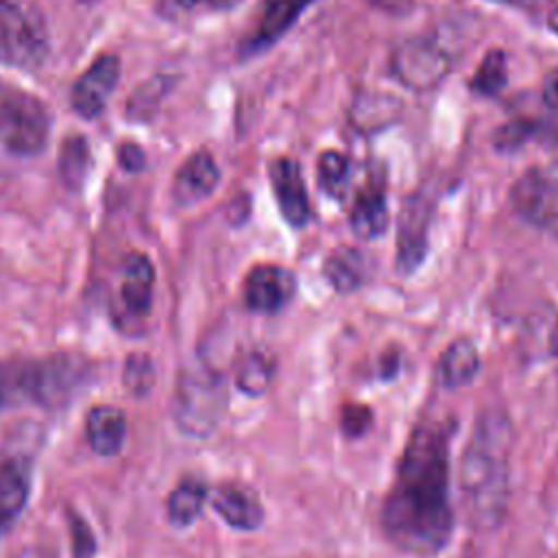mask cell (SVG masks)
Instances as JSON below:
<instances>
[{
    "instance_id": "obj_25",
    "label": "cell",
    "mask_w": 558,
    "mask_h": 558,
    "mask_svg": "<svg viewBox=\"0 0 558 558\" xmlns=\"http://www.w3.org/2000/svg\"><path fill=\"white\" fill-rule=\"evenodd\" d=\"M506 78H508L506 52L504 50H490L482 59L475 76L471 78V89L475 94H482V96H493L506 85Z\"/></svg>"
},
{
    "instance_id": "obj_7",
    "label": "cell",
    "mask_w": 558,
    "mask_h": 558,
    "mask_svg": "<svg viewBox=\"0 0 558 558\" xmlns=\"http://www.w3.org/2000/svg\"><path fill=\"white\" fill-rule=\"evenodd\" d=\"M512 205L525 220L558 229V163L525 170L512 185Z\"/></svg>"
},
{
    "instance_id": "obj_2",
    "label": "cell",
    "mask_w": 558,
    "mask_h": 558,
    "mask_svg": "<svg viewBox=\"0 0 558 558\" xmlns=\"http://www.w3.org/2000/svg\"><path fill=\"white\" fill-rule=\"evenodd\" d=\"M508 442L504 416L488 414L477 423L462 464V490L477 525L499 523L508 501Z\"/></svg>"
},
{
    "instance_id": "obj_6",
    "label": "cell",
    "mask_w": 558,
    "mask_h": 558,
    "mask_svg": "<svg viewBox=\"0 0 558 558\" xmlns=\"http://www.w3.org/2000/svg\"><path fill=\"white\" fill-rule=\"evenodd\" d=\"M392 74L414 92H427L449 74L451 59L447 50L429 37H410L390 54Z\"/></svg>"
},
{
    "instance_id": "obj_12",
    "label": "cell",
    "mask_w": 558,
    "mask_h": 558,
    "mask_svg": "<svg viewBox=\"0 0 558 558\" xmlns=\"http://www.w3.org/2000/svg\"><path fill=\"white\" fill-rule=\"evenodd\" d=\"M214 510L238 530H255L264 521V508L257 495L240 484H222L207 497Z\"/></svg>"
},
{
    "instance_id": "obj_1",
    "label": "cell",
    "mask_w": 558,
    "mask_h": 558,
    "mask_svg": "<svg viewBox=\"0 0 558 558\" xmlns=\"http://www.w3.org/2000/svg\"><path fill=\"white\" fill-rule=\"evenodd\" d=\"M449 427L427 423L414 429L381 508L386 536L414 556L438 554L451 536Z\"/></svg>"
},
{
    "instance_id": "obj_8",
    "label": "cell",
    "mask_w": 558,
    "mask_h": 558,
    "mask_svg": "<svg viewBox=\"0 0 558 558\" xmlns=\"http://www.w3.org/2000/svg\"><path fill=\"white\" fill-rule=\"evenodd\" d=\"M120 76V61L116 54H100L92 65L76 78L72 87V107L83 118L98 116Z\"/></svg>"
},
{
    "instance_id": "obj_26",
    "label": "cell",
    "mask_w": 558,
    "mask_h": 558,
    "mask_svg": "<svg viewBox=\"0 0 558 558\" xmlns=\"http://www.w3.org/2000/svg\"><path fill=\"white\" fill-rule=\"evenodd\" d=\"M87 161H89V148L83 137H68L61 148V159H59V170L61 179L68 187H78L85 179L87 172Z\"/></svg>"
},
{
    "instance_id": "obj_27",
    "label": "cell",
    "mask_w": 558,
    "mask_h": 558,
    "mask_svg": "<svg viewBox=\"0 0 558 558\" xmlns=\"http://www.w3.org/2000/svg\"><path fill=\"white\" fill-rule=\"evenodd\" d=\"M272 379V364L262 353H248L238 366V388L246 395H262Z\"/></svg>"
},
{
    "instance_id": "obj_14",
    "label": "cell",
    "mask_w": 558,
    "mask_h": 558,
    "mask_svg": "<svg viewBox=\"0 0 558 558\" xmlns=\"http://www.w3.org/2000/svg\"><path fill=\"white\" fill-rule=\"evenodd\" d=\"M31 493V469L22 458L0 462V532H7L22 514Z\"/></svg>"
},
{
    "instance_id": "obj_29",
    "label": "cell",
    "mask_w": 558,
    "mask_h": 558,
    "mask_svg": "<svg viewBox=\"0 0 558 558\" xmlns=\"http://www.w3.org/2000/svg\"><path fill=\"white\" fill-rule=\"evenodd\" d=\"M371 421H373V416H371L368 408H364V405H351L342 412V429L351 436L364 434L368 429Z\"/></svg>"
},
{
    "instance_id": "obj_22",
    "label": "cell",
    "mask_w": 558,
    "mask_h": 558,
    "mask_svg": "<svg viewBox=\"0 0 558 558\" xmlns=\"http://www.w3.org/2000/svg\"><path fill=\"white\" fill-rule=\"evenodd\" d=\"M401 109V102L386 94H362L353 105V124L357 129L377 131L390 124Z\"/></svg>"
},
{
    "instance_id": "obj_13",
    "label": "cell",
    "mask_w": 558,
    "mask_h": 558,
    "mask_svg": "<svg viewBox=\"0 0 558 558\" xmlns=\"http://www.w3.org/2000/svg\"><path fill=\"white\" fill-rule=\"evenodd\" d=\"M48 375L39 364H0V410L46 397Z\"/></svg>"
},
{
    "instance_id": "obj_16",
    "label": "cell",
    "mask_w": 558,
    "mask_h": 558,
    "mask_svg": "<svg viewBox=\"0 0 558 558\" xmlns=\"http://www.w3.org/2000/svg\"><path fill=\"white\" fill-rule=\"evenodd\" d=\"M153 286H155V268L144 253H131L122 262V283L120 294L124 307L135 314L144 316L150 312L153 305Z\"/></svg>"
},
{
    "instance_id": "obj_23",
    "label": "cell",
    "mask_w": 558,
    "mask_h": 558,
    "mask_svg": "<svg viewBox=\"0 0 558 558\" xmlns=\"http://www.w3.org/2000/svg\"><path fill=\"white\" fill-rule=\"evenodd\" d=\"M325 275L336 290H342V292L355 290L366 275L364 257L360 255V251H353V248L336 251L325 264Z\"/></svg>"
},
{
    "instance_id": "obj_17",
    "label": "cell",
    "mask_w": 558,
    "mask_h": 558,
    "mask_svg": "<svg viewBox=\"0 0 558 558\" xmlns=\"http://www.w3.org/2000/svg\"><path fill=\"white\" fill-rule=\"evenodd\" d=\"M314 0H264L259 24L251 35L246 50L259 52L266 46L275 44L301 15V11Z\"/></svg>"
},
{
    "instance_id": "obj_35",
    "label": "cell",
    "mask_w": 558,
    "mask_h": 558,
    "mask_svg": "<svg viewBox=\"0 0 558 558\" xmlns=\"http://www.w3.org/2000/svg\"><path fill=\"white\" fill-rule=\"evenodd\" d=\"M85 2H87V0H85Z\"/></svg>"
},
{
    "instance_id": "obj_24",
    "label": "cell",
    "mask_w": 558,
    "mask_h": 558,
    "mask_svg": "<svg viewBox=\"0 0 558 558\" xmlns=\"http://www.w3.org/2000/svg\"><path fill=\"white\" fill-rule=\"evenodd\" d=\"M318 185L320 190L331 198H342L347 194L349 181H351V163L347 155L338 150H325L318 157Z\"/></svg>"
},
{
    "instance_id": "obj_9",
    "label": "cell",
    "mask_w": 558,
    "mask_h": 558,
    "mask_svg": "<svg viewBox=\"0 0 558 558\" xmlns=\"http://www.w3.org/2000/svg\"><path fill=\"white\" fill-rule=\"evenodd\" d=\"M294 290H296V279L288 268L275 266V264H262V266H255L244 281V301L251 310L270 314L288 305Z\"/></svg>"
},
{
    "instance_id": "obj_30",
    "label": "cell",
    "mask_w": 558,
    "mask_h": 558,
    "mask_svg": "<svg viewBox=\"0 0 558 558\" xmlns=\"http://www.w3.org/2000/svg\"><path fill=\"white\" fill-rule=\"evenodd\" d=\"M118 157H120L122 168H126V170H131V172H135V170H140V168L144 166V153H142V148L135 146V144H124V146H120Z\"/></svg>"
},
{
    "instance_id": "obj_28",
    "label": "cell",
    "mask_w": 558,
    "mask_h": 558,
    "mask_svg": "<svg viewBox=\"0 0 558 558\" xmlns=\"http://www.w3.org/2000/svg\"><path fill=\"white\" fill-rule=\"evenodd\" d=\"M233 0H159L157 11L166 20H181L198 11H220L231 7Z\"/></svg>"
},
{
    "instance_id": "obj_33",
    "label": "cell",
    "mask_w": 558,
    "mask_h": 558,
    "mask_svg": "<svg viewBox=\"0 0 558 558\" xmlns=\"http://www.w3.org/2000/svg\"><path fill=\"white\" fill-rule=\"evenodd\" d=\"M373 2H377V4H384V7L392 9L397 2H408V0H373Z\"/></svg>"
},
{
    "instance_id": "obj_3",
    "label": "cell",
    "mask_w": 558,
    "mask_h": 558,
    "mask_svg": "<svg viewBox=\"0 0 558 558\" xmlns=\"http://www.w3.org/2000/svg\"><path fill=\"white\" fill-rule=\"evenodd\" d=\"M50 118L39 98L0 81V144L20 157L44 150Z\"/></svg>"
},
{
    "instance_id": "obj_15",
    "label": "cell",
    "mask_w": 558,
    "mask_h": 558,
    "mask_svg": "<svg viewBox=\"0 0 558 558\" xmlns=\"http://www.w3.org/2000/svg\"><path fill=\"white\" fill-rule=\"evenodd\" d=\"M429 225V203L425 196L408 198L399 220V266L412 270L425 251V235Z\"/></svg>"
},
{
    "instance_id": "obj_5",
    "label": "cell",
    "mask_w": 558,
    "mask_h": 558,
    "mask_svg": "<svg viewBox=\"0 0 558 558\" xmlns=\"http://www.w3.org/2000/svg\"><path fill=\"white\" fill-rule=\"evenodd\" d=\"M225 386L220 375L205 366L181 373L174 395V421L190 436H207L225 410Z\"/></svg>"
},
{
    "instance_id": "obj_32",
    "label": "cell",
    "mask_w": 558,
    "mask_h": 558,
    "mask_svg": "<svg viewBox=\"0 0 558 558\" xmlns=\"http://www.w3.org/2000/svg\"><path fill=\"white\" fill-rule=\"evenodd\" d=\"M547 26L558 35V7L549 13V17H547Z\"/></svg>"
},
{
    "instance_id": "obj_19",
    "label": "cell",
    "mask_w": 558,
    "mask_h": 558,
    "mask_svg": "<svg viewBox=\"0 0 558 558\" xmlns=\"http://www.w3.org/2000/svg\"><path fill=\"white\" fill-rule=\"evenodd\" d=\"M89 445L100 456H116L126 438V418L113 405H96L85 421Z\"/></svg>"
},
{
    "instance_id": "obj_4",
    "label": "cell",
    "mask_w": 558,
    "mask_h": 558,
    "mask_svg": "<svg viewBox=\"0 0 558 558\" xmlns=\"http://www.w3.org/2000/svg\"><path fill=\"white\" fill-rule=\"evenodd\" d=\"M48 26L41 11L20 0L0 2V63L33 70L48 57Z\"/></svg>"
},
{
    "instance_id": "obj_18",
    "label": "cell",
    "mask_w": 558,
    "mask_h": 558,
    "mask_svg": "<svg viewBox=\"0 0 558 558\" xmlns=\"http://www.w3.org/2000/svg\"><path fill=\"white\" fill-rule=\"evenodd\" d=\"M351 229L364 238H379L388 229V205L381 185L368 183L362 187L351 207Z\"/></svg>"
},
{
    "instance_id": "obj_21",
    "label": "cell",
    "mask_w": 558,
    "mask_h": 558,
    "mask_svg": "<svg viewBox=\"0 0 558 558\" xmlns=\"http://www.w3.org/2000/svg\"><path fill=\"white\" fill-rule=\"evenodd\" d=\"M209 497V490L198 480H183L168 497V517L177 527L192 525L205 501Z\"/></svg>"
},
{
    "instance_id": "obj_10",
    "label": "cell",
    "mask_w": 558,
    "mask_h": 558,
    "mask_svg": "<svg viewBox=\"0 0 558 558\" xmlns=\"http://www.w3.org/2000/svg\"><path fill=\"white\" fill-rule=\"evenodd\" d=\"M268 179L283 220L292 227H303L310 218V201L299 163L290 157H277L268 166Z\"/></svg>"
},
{
    "instance_id": "obj_20",
    "label": "cell",
    "mask_w": 558,
    "mask_h": 558,
    "mask_svg": "<svg viewBox=\"0 0 558 558\" xmlns=\"http://www.w3.org/2000/svg\"><path fill=\"white\" fill-rule=\"evenodd\" d=\"M480 371V355L471 340L451 342L438 362V381L445 388L466 386Z\"/></svg>"
},
{
    "instance_id": "obj_34",
    "label": "cell",
    "mask_w": 558,
    "mask_h": 558,
    "mask_svg": "<svg viewBox=\"0 0 558 558\" xmlns=\"http://www.w3.org/2000/svg\"><path fill=\"white\" fill-rule=\"evenodd\" d=\"M22 558H44V556H39V554H26V556H22Z\"/></svg>"
},
{
    "instance_id": "obj_31",
    "label": "cell",
    "mask_w": 558,
    "mask_h": 558,
    "mask_svg": "<svg viewBox=\"0 0 558 558\" xmlns=\"http://www.w3.org/2000/svg\"><path fill=\"white\" fill-rule=\"evenodd\" d=\"M543 102L549 109L558 111V68L554 72H549L543 83Z\"/></svg>"
},
{
    "instance_id": "obj_11",
    "label": "cell",
    "mask_w": 558,
    "mask_h": 558,
    "mask_svg": "<svg viewBox=\"0 0 558 558\" xmlns=\"http://www.w3.org/2000/svg\"><path fill=\"white\" fill-rule=\"evenodd\" d=\"M220 179V170L207 150L190 155L174 174V198L179 205H194L207 198Z\"/></svg>"
}]
</instances>
